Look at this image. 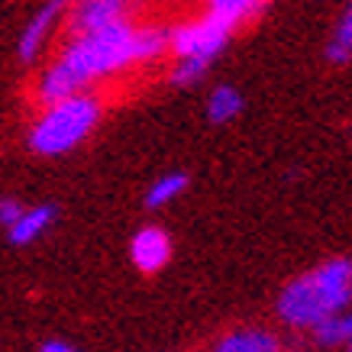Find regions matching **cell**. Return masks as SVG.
Segmentation results:
<instances>
[{
	"label": "cell",
	"mask_w": 352,
	"mask_h": 352,
	"mask_svg": "<svg viewBox=\"0 0 352 352\" xmlns=\"http://www.w3.org/2000/svg\"><path fill=\"white\" fill-rule=\"evenodd\" d=\"M314 342L323 346V349H333V346H349L352 340V307L330 317V320H323L320 327H314Z\"/></svg>",
	"instance_id": "obj_13"
},
{
	"label": "cell",
	"mask_w": 352,
	"mask_h": 352,
	"mask_svg": "<svg viewBox=\"0 0 352 352\" xmlns=\"http://www.w3.org/2000/svg\"><path fill=\"white\" fill-rule=\"evenodd\" d=\"M243 94L236 91L233 85H217L207 97V120L217 123V126H226V123H233L239 113H243Z\"/></svg>",
	"instance_id": "obj_10"
},
{
	"label": "cell",
	"mask_w": 352,
	"mask_h": 352,
	"mask_svg": "<svg viewBox=\"0 0 352 352\" xmlns=\"http://www.w3.org/2000/svg\"><path fill=\"white\" fill-rule=\"evenodd\" d=\"M346 349H349V352H352V340H349V346H346Z\"/></svg>",
	"instance_id": "obj_18"
},
{
	"label": "cell",
	"mask_w": 352,
	"mask_h": 352,
	"mask_svg": "<svg viewBox=\"0 0 352 352\" xmlns=\"http://www.w3.org/2000/svg\"><path fill=\"white\" fill-rule=\"evenodd\" d=\"M171 52V26L159 23H117L107 30L68 36L62 52L36 78L39 107L85 94L100 81L126 75L129 68H146Z\"/></svg>",
	"instance_id": "obj_1"
},
{
	"label": "cell",
	"mask_w": 352,
	"mask_h": 352,
	"mask_svg": "<svg viewBox=\"0 0 352 352\" xmlns=\"http://www.w3.org/2000/svg\"><path fill=\"white\" fill-rule=\"evenodd\" d=\"M100 117H104V104L91 91L45 104L32 120L30 133H26V146L43 159L68 155L94 133Z\"/></svg>",
	"instance_id": "obj_3"
},
{
	"label": "cell",
	"mask_w": 352,
	"mask_h": 352,
	"mask_svg": "<svg viewBox=\"0 0 352 352\" xmlns=\"http://www.w3.org/2000/svg\"><path fill=\"white\" fill-rule=\"evenodd\" d=\"M175 3H188V0H175Z\"/></svg>",
	"instance_id": "obj_19"
},
{
	"label": "cell",
	"mask_w": 352,
	"mask_h": 352,
	"mask_svg": "<svg viewBox=\"0 0 352 352\" xmlns=\"http://www.w3.org/2000/svg\"><path fill=\"white\" fill-rule=\"evenodd\" d=\"M265 7H268V0H204V10L223 16L226 23H233L236 30L243 23H252Z\"/></svg>",
	"instance_id": "obj_11"
},
{
	"label": "cell",
	"mask_w": 352,
	"mask_h": 352,
	"mask_svg": "<svg viewBox=\"0 0 352 352\" xmlns=\"http://www.w3.org/2000/svg\"><path fill=\"white\" fill-rule=\"evenodd\" d=\"M39 352H81V349L68 340H45L43 346H39Z\"/></svg>",
	"instance_id": "obj_17"
},
{
	"label": "cell",
	"mask_w": 352,
	"mask_h": 352,
	"mask_svg": "<svg viewBox=\"0 0 352 352\" xmlns=\"http://www.w3.org/2000/svg\"><path fill=\"white\" fill-rule=\"evenodd\" d=\"M23 210H26V207H23L16 197H0V226L10 230V226L23 217Z\"/></svg>",
	"instance_id": "obj_16"
},
{
	"label": "cell",
	"mask_w": 352,
	"mask_h": 352,
	"mask_svg": "<svg viewBox=\"0 0 352 352\" xmlns=\"http://www.w3.org/2000/svg\"><path fill=\"white\" fill-rule=\"evenodd\" d=\"M327 58H330L333 65L352 62V3L346 7V13H342L340 26H336V32H333L330 45H327Z\"/></svg>",
	"instance_id": "obj_14"
},
{
	"label": "cell",
	"mask_w": 352,
	"mask_h": 352,
	"mask_svg": "<svg viewBox=\"0 0 352 352\" xmlns=\"http://www.w3.org/2000/svg\"><path fill=\"white\" fill-rule=\"evenodd\" d=\"M233 32H236L233 23L204 10L201 16H188V20L171 26V55L175 58H201V62L214 65L217 55L230 45Z\"/></svg>",
	"instance_id": "obj_4"
},
{
	"label": "cell",
	"mask_w": 352,
	"mask_h": 352,
	"mask_svg": "<svg viewBox=\"0 0 352 352\" xmlns=\"http://www.w3.org/2000/svg\"><path fill=\"white\" fill-rule=\"evenodd\" d=\"M72 10V0H45L39 10L30 16V23L23 26L20 39H16V55H20V62H36L39 55H43L45 43H49V36H52L58 26L65 23Z\"/></svg>",
	"instance_id": "obj_6"
},
{
	"label": "cell",
	"mask_w": 352,
	"mask_h": 352,
	"mask_svg": "<svg viewBox=\"0 0 352 352\" xmlns=\"http://www.w3.org/2000/svg\"><path fill=\"white\" fill-rule=\"evenodd\" d=\"M352 307V258L336 256L291 278L278 291L275 314L291 330H314Z\"/></svg>",
	"instance_id": "obj_2"
},
{
	"label": "cell",
	"mask_w": 352,
	"mask_h": 352,
	"mask_svg": "<svg viewBox=\"0 0 352 352\" xmlns=\"http://www.w3.org/2000/svg\"><path fill=\"white\" fill-rule=\"evenodd\" d=\"M210 352H285V346L265 327H236L223 333Z\"/></svg>",
	"instance_id": "obj_8"
},
{
	"label": "cell",
	"mask_w": 352,
	"mask_h": 352,
	"mask_svg": "<svg viewBox=\"0 0 352 352\" xmlns=\"http://www.w3.org/2000/svg\"><path fill=\"white\" fill-rule=\"evenodd\" d=\"M184 191H188V175H184V171H168V175L155 178V182L146 188V207H149V210H162V207H168V204L178 201Z\"/></svg>",
	"instance_id": "obj_12"
},
{
	"label": "cell",
	"mask_w": 352,
	"mask_h": 352,
	"mask_svg": "<svg viewBox=\"0 0 352 352\" xmlns=\"http://www.w3.org/2000/svg\"><path fill=\"white\" fill-rule=\"evenodd\" d=\"M142 0H72V10L65 16V30L68 36H81V32H97L129 23L139 16Z\"/></svg>",
	"instance_id": "obj_5"
},
{
	"label": "cell",
	"mask_w": 352,
	"mask_h": 352,
	"mask_svg": "<svg viewBox=\"0 0 352 352\" xmlns=\"http://www.w3.org/2000/svg\"><path fill=\"white\" fill-rule=\"evenodd\" d=\"M207 68H210V62H201V58H175L171 81H175L178 87H191L207 75Z\"/></svg>",
	"instance_id": "obj_15"
},
{
	"label": "cell",
	"mask_w": 352,
	"mask_h": 352,
	"mask_svg": "<svg viewBox=\"0 0 352 352\" xmlns=\"http://www.w3.org/2000/svg\"><path fill=\"white\" fill-rule=\"evenodd\" d=\"M58 220V207L55 204H36V207H26L23 217L7 230L13 245H32L36 239H43L49 230Z\"/></svg>",
	"instance_id": "obj_9"
},
{
	"label": "cell",
	"mask_w": 352,
	"mask_h": 352,
	"mask_svg": "<svg viewBox=\"0 0 352 352\" xmlns=\"http://www.w3.org/2000/svg\"><path fill=\"white\" fill-rule=\"evenodd\" d=\"M129 258H133L136 272L159 275L162 268L171 262V236L162 226H142L129 239Z\"/></svg>",
	"instance_id": "obj_7"
}]
</instances>
